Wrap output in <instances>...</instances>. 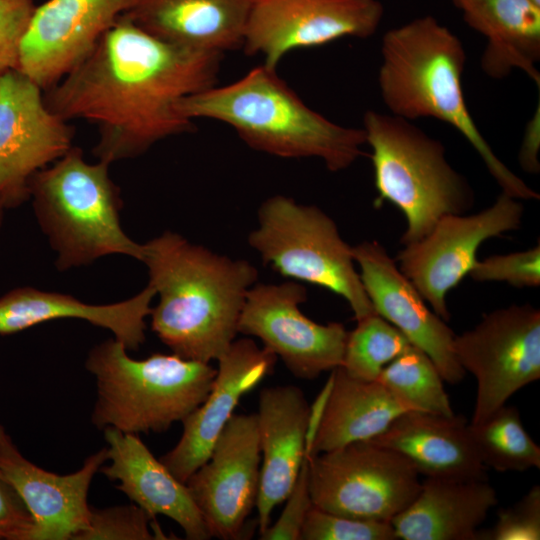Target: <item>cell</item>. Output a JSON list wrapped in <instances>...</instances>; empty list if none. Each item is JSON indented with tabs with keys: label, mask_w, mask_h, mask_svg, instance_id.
Returning <instances> with one entry per match:
<instances>
[{
	"label": "cell",
	"mask_w": 540,
	"mask_h": 540,
	"mask_svg": "<svg viewBox=\"0 0 540 540\" xmlns=\"http://www.w3.org/2000/svg\"><path fill=\"white\" fill-rule=\"evenodd\" d=\"M222 55L165 42L121 15L75 68L44 91V101L66 121L96 124L93 154L110 165L191 132L193 121L178 105L216 84Z\"/></svg>",
	"instance_id": "cell-1"
},
{
	"label": "cell",
	"mask_w": 540,
	"mask_h": 540,
	"mask_svg": "<svg viewBox=\"0 0 540 540\" xmlns=\"http://www.w3.org/2000/svg\"><path fill=\"white\" fill-rule=\"evenodd\" d=\"M149 284L159 295L151 329L173 354L193 361H218L238 334V321L258 271L165 231L143 244Z\"/></svg>",
	"instance_id": "cell-2"
},
{
	"label": "cell",
	"mask_w": 540,
	"mask_h": 540,
	"mask_svg": "<svg viewBox=\"0 0 540 540\" xmlns=\"http://www.w3.org/2000/svg\"><path fill=\"white\" fill-rule=\"evenodd\" d=\"M381 56L378 83L392 115L446 122L475 149L503 193L518 200L539 199L498 158L473 121L461 82L466 52L454 33L432 16L419 17L386 32Z\"/></svg>",
	"instance_id": "cell-3"
},
{
	"label": "cell",
	"mask_w": 540,
	"mask_h": 540,
	"mask_svg": "<svg viewBox=\"0 0 540 540\" xmlns=\"http://www.w3.org/2000/svg\"><path fill=\"white\" fill-rule=\"evenodd\" d=\"M187 119L231 126L252 149L282 158H318L338 172L351 166L366 144L361 128L336 124L307 106L264 64L237 81L213 85L178 105Z\"/></svg>",
	"instance_id": "cell-4"
},
{
	"label": "cell",
	"mask_w": 540,
	"mask_h": 540,
	"mask_svg": "<svg viewBox=\"0 0 540 540\" xmlns=\"http://www.w3.org/2000/svg\"><path fill=\"white\" fill-rule=\"evenodd\" d=\"M85 368L96 379L92 424L136 435L162 433L182 422L205 399L217 372L173 353L134 359L115 338L93 347Z\"/></svg>",
	"instance_id": "cell-5"
},
{
	"label": "cell",
	"mask_w": 540,
	"mask_h": 540,
	"mask_svg": "<svg viewBox=\"0 0 540 540\" xmlns=\"http://www.w3.org/2000/svg\"><path fill=\"white\" fill-rule=\"evenodd\" d=\"M108 168L102 161L87 162L79 148L71 147L30 180L35 215L61 271L111 254L142 261L143 244L130 239L121 227L122 201Z\"/></svg>",
	"instance_id": "cell-6"
},
{
	"label": "cell",
	"mask_w": 540,
	"mask_h": 540,
	"mask_svg": "<svg viewBox=\"0 0 540 540\" xmlns=\"http://www.w3.org/2000/svg\"><path fill=\"white\" fill-rule=\"evenodd\" d=\"M362 129L372 151L374 207L390 202L402 212V245L425 237L442 216L473 207L472 187L450 165L439 140L409 120L373 110L364 114Z\"/></svg>",
	"instance_id": "cell-7"
},
{
	"label": "cell",
	"mask_w": 540,
	"mask_h": 540,
	"mask_svg": "<svg viewBox=\"0 0 540 540\" xmlns=\"http://www.w3.org/2000/svg\"><path fill=\"white\" fill-rule=\"evenodd\" d=\"M248 243L283 277L341 296L356 321L376 313L355 267L352 246L319 207L284 195L267 198L258 209V225L249 233Z\"/></svg>",
	"instance_id": "cell-8"
},
{
	"label": "cell",
	"mask_w": 540,
	"mask_h": 540,
	"mask_svg": "<svg viewBox=\"0 0 540 540\" xmlns=\"http://www.w3.org/2000/svg\"><path fill=\"white\" fill-rule=\"evenodd\" d=\"M306 458L313 506L337 515L391 521L421 486L403 456L369 440Z\"/></svg>",
	"instance_id": "cell-9"
},
{
	"label": "cell",
	"mask_w": 540,
	"mask_h": 540,
	"mask_svg": "<svg viewBox=\"0 0 540 540\" xmlns=\"http://www.w3.org/2000/svg\"><path fill=\"white\" fill-rule=\"evenodd\" d=\"M453 349L460 366L476 379L470 423H479L540 378V311L530 304L493 310L455 335Z\"/></svg>",
	"instance_id": "cell-10"
},
{
	"label": "cell",
	"mask_w": 540,
	"mask_h": 540,
	"mask_svg": "<svg viewBox=\"0 0 540 540\" xmlns=\"http://www.w3.org/2000/svg\"><path fill=\"white\" fill-rule=\"evenodd\" d=\"M523 214L522 203L502 192L491 206L475 214L442 216L425 237L404 245L395 261L432 310L447 322L446 296L469 274L480 245L519 229Z\"/></svg>",
	"instance_id": "cell-11"
},
{
	"label": "cell",
	"mask_w": 540,
	"mask_h": 540,
	"mask_svg": "<svg viewBox=\"0 0 540 540\" xmlns=\"http://www.w3.org/2000/svg\"><path fill=\"white\" fill-rule=\"evenodd\" d=\"M306 288L296 281L254 284L247 292L238 333L254 336L297 378L314 379L342 363L348 331L342 323L319 324L299 305Z\"/></svg>",
	"instance_id": "cell-12"
},
{
	"label": "cell",
	"mask_w": 540,
	"mask_h": 540,
	"mask_svg": "<svg viewBox=\"0 0 540 540\" xmlns=\"http://www.w3.org/2000/svg\"><path fill=\"white\" fill-rule=\"evenodd\" d=\"M45 104L44 90L17 69L0 73V201L30 198L29 183L72 147L73 128Z\"/></svg>",
	"instance_id": "cell-13"
},
{
	"label": "cell",
	"mask_w": 540,
	"mask_h": 540,
	"mask_svg": "<svg viewBox=\"0 0 540 540\" xmlns=\"http://www.w3.org/2000/svg\"><path fill=\"white\" fill-rule=\"evenodd\" d=\"M383 13L378 0H257L242 48L247 55H262L264 65L276 69L292 50L370 37Z\"/></svg>",
	"instance_id": "cell-14"
},
{
	"label": "cell",
	"mask_w": 540,
	"mask_h": 540,
	"mask_svg": "<svg viewBox=\"0 0 540 540\" xmlns=\"http://www.w3.org/2000/svg\"><path fill=\"white\" fill-rule=\"evenodd\" d=\"M261 451L257 414H233L186 486L211 537L241 539L256 506Z\"/></svg>",
	"instance_id": "cell-15"
},
{
	"label": "cell",
	"mask_w": 540,
	"mask_h": 540,
	"mask_svg": "<svg viewBox=\"0 0 540 540\" xmlns=\"http://www.w3.org/2000/svg\"><path fill=\"white\" fill-rule=\"evenodd\" d=\"M138 0H48L36 7L18 68L44 91L56 85Z\"/></svg>",
	"instance_id": "cell-16"
},
{
	"label": "cell",
	"mask_w": 540,
	"mask_h": 540,
	"mask_svg": "<svg viewBox=\"0 0 540 540\" xmlns=\"http://www.w3.org/2000/svg\"><path fill=\"white\" fill-rule=\"evenodd\" d=\"M355 264L375 312L395 326L415 347L425 352L443 380L455 385L465 370L453 349L455 334L433 310L396 261L378 241L352 246Z\"/></svg>",
	"instance_id": "cell-17"
},
{
	"label": "cell",
	"mask_w": 540,
	"mask_h": 540,
	"mask_svg": "<svg viewBox=\"0 0 540 540\" xmlns=\"http://www.w3.org/2000/svg\"><path fill=\"white\" fill-rule=\"evenodd\" d=\"M106 447L88 456L77 471L60 475L26 459L0 424V472L29 510L33 529L29 540H76L88 526V491L101 466Z\"/></svg>",
	"instance_id": "cell-18"
},
{
	"label": "cell",
	"mask_w": 540,
	"mask_h": 540,
	"mask_svg": "<svg viewBox=\"0 0 540 540\" xmlns=\"http://www.w3.org/2000/svg\"><path fill=\"white\" fill-rule=\"evenodd\" d=\"M276 359L250 338L234 340L218 359L210 391L182 420L183 432L177 444L159 458L179 481L186 483L208 459L241 397L272 372Z\"/></svg>",
	"instance_id": "cell-19"
},
{
	"label": "cell",
	"mask_w": 540,
	"mask_h": 540,
	"mask_svg": "<svg viewBox=\"0 0 540 540\" xmlns=\"http://www.w3.org/2000/svg\"><path fill=\"white\" fill-rule=\"evenodd\" d=\"M256 414L261 468L255 507L261 533L291 492L306 458L310 406L300 388L279 385L261 390Z\"/></svg>",
	"instance_id": "cell-20"
},
{
	"label": "cell",
	"mask_w": 540,
	"mask_h": 540,
	"mask_svg": "<svg viewBox=\"0 0 540 540\" xmlns=\"http://www.w3.org/2000/svg\"><path fill=\"white\" fill-rule=\"evenodd\" d=\"M107 461L101 472L115 488L155 519L164 515L175 521L189 540L211 536L185 483L157 459L138 435L112 427L104 430Z\"/></svg>",
	"instance_id": "cell-21"
},
{
	"label": "cell",
	"mask_w": 540,
	"mask_h": 540,
	"mask_svg": "<svg viewBox=\"0 0 540 540\" xmlns=\"http://www.w3.org/2000/svg\"><path fill=\"white\" fill-rule=\"evenodd\" d=\"M257 0H138L122 16L165 42L217 52L242 48Z\"/></svg>",
	"instance_id": "cell-22"
},
{
	"label": "cell",
	"mask_w": 540,
	"mask_h": 540,
	"mask_svg": "<svg viewBox=\"0 0 540 540\" xmlns=\"http://www.w3.org/2000/svg\"><path fill=\"white\" fill-rule=\"evenodd\" d=\"M468 424L462 415L407 411L369 441L397 452L426 478L487 480Z\"/></svg>",
	"instance_id": "cell-23"
},
{
	"label": "cell",
	"mask_w": 540,
	"mask_h": 540,
	"mask_svg": "<svg viewBox=\"0 0 540 540\" xmlns=\"http://www.w3.org/2000/svg\"><path fill=\"white\" fill-rule=\"evenodd\" d=\"M155 289L148 285L121 302L92 305L61 293L32 287L13 289L0 297V335L23 331L37 324L63 318L85 320L109 330L127 350H138L145 342L147 316Z\"/></svg>",
	"instance_id": "cell-24"
},
{
	"label": "cell",
	"mask_w": 540,
	"mask_h": 540,
	"mask_svg": "<svg viewBox=\"0 0 540 540\" xmlns=\"http://www.w3.org/2000/svg\"><path fill=\"white\" fill-rule=\"evenodd\" d=\"M497 503L487 480L426 478L390 522L401 540H478L479 526Z\"/></svg>",
	"instance_id": "cell-25"
},
{
	"label": "cell",
	"mask_w": 540,
	"mask_h": 540,
	"mask_svg": "<svg viewBox=\"0 0 540 540\" xmlns=\"http://www.w3.org/2000/svg\"><path fill=\"white\" fill-rule=\"evenodd\" d=\"M465 21L487 40L482 70L501 79L521 69L540 87V5L531 0H453Z\"/></svg>",
	"instance_id": "cell-26"
},
{
	"label": "cell",
	"mask_w": 540,
	"mask_h": 540,
	"mask_svg": "<svg viewBox=\"0 0 540 540\" xmlns=\"http://www.w3.org/2000/svg\"><path fill=\"white\" fill-rule=\"evenodd\" d=\"M330 388L306 457L357 441L371 440L402 413L410 411L380 382L362 381L341 367L332 370Z\"/></svg>",
	"instance_id": "cell-27"
},
{
	"label": "cell",
	"mask_w": 540,
	"mask_h": 540,
	"mask_svg": "<svg viewBox=\"0 0 540 540\" xmlns=\"http://www.w3.org/2000/svg\"><path fill=\"white\" fill-rule=\"evenodd\" d=\"M468 431L486 467L499 472L540 468V447L523 426L516 407L503 405Z\"/></svg>",
	"instance_id": "cell-28"
},
{
	"label": "cell",
	"mask_w": 540,
	"mask_h": 540,
	"mask_svg": "<svg viewBox=\"0 0 540 540\" xmlns=\"http://www.w3.org/2000/svg\"><path fill=\"white\" fill-rule=\"evenodd\" d=\"M376 380L410 411L455 414L437 367L412 344L387 364Z\"/></svg>",
	"instance_id": "cell-29"
},
{
	"label": "cell",
	"mask_w": 540,
	"mask_h": 540,
	"mask_svg": "<svg viewBox=\"0 0 540 540\" xmlns=\"http://www.w3.org/2000/svg\"><path fill=\"white\" fill-rule=\"evenodd\" d=\"M411 343L377 313L357 320L347 334L341 367L352 378L375 381L383 368Z\"/></svg>",
	"instance_id": "cell-30"
},
{
	"label": "cell",
	"mask_w": 540,
	"mask_h": 540,
	"mask_svg": "<svg viewBox=\"0 0 540 540\" xmlns=\"http://www.w3.org/2000/svg\"><path fill=\"white\" fill-rule=\"evenodd\" d=\"M152 518L134 504L104 509L91 508L87 528L76 540H152L166 539L160 528H153Z\"/></svg>",
	"instance_id": "cell-31"
},
{
	"label": "cell",
	"mask_w": 540,
	"mask_h": 540,
	"mask_svg": "<svg viewBox=\"0 0 540 540\" xmlns=\"http://www.w3.org/2000/svg\"><path fill=\"white\" fill-rule=\"evenodd\" d=\"M390 521L366 520L333 514L312 506L300 540H396Z\"/></svg>",
	"instance_id": "cell-32"
},
{
	"label": "cell",
	"mask_w": 540,
	"mask_h": 540,
	"mask_svg": "<svg viewBox=\"0 0 540 540\" xmlns=\"http://www.w3.org/2000/svg\"><path fill=\"white\" fill-rule=\"evenodd\" d=\"M478 282H505L517 288L540 285V245L476 261L468 274Z\"/></svg>",
	"instance_id": "cell-33"
},
{
	"label": "cell",
	"mask_w": 540,
	"mask_h": 540,
	"mask_svg": "<svg viewBox=\"0 0 540 540\" xmlns=\"http://www.w3.org/2000/svg\"><path fill=\"white\" fill-rule=\"evenodd\" d=\"M479 539H540V487L533 486L519 501L499 510L494 526L489 530H479Z\"/></svg>",
	"instance_id": "cell-34"
},
{
	"label": "cell",
	"mask_w": 540,
	"mask_h": 540,
	"mask_svg": "<svg viewBox=\"0 0 540 540\" xmlns=\"http://www.w3.org/2000/svg\"><path fill=\"white\" fill-rule=\"evenodd\" d=\"M36 7L34 0H0V73L18 68L20 43Z\"/></svg>",
	"instance_id": "cell-35"
},
{
	"label": "cell",
	"mask_w": 540,
	"mask_h": 540,
	"mask_svg": "<svg viewBox=\"0 0 540 540\" xmlns=\"http://www.w3.org/2000/svg\"><path fill=\"white\" fill-rule=\"evenodd\" d=\"M286 504L277 521L260 534L262 540H300L301 531L308 511L313 506L309 486L307 458H305L297 480L285 499Z\"/></svg>",
	"instance_id": "cell-36"
},
{
	"label": "cell",
	"mask_w": 540,
	"mask_h": 540,
	"mask_svg": "<svg viewBox=\"0 0 540 540\" xmlns=\"http://www.w3.org/2000/svg\"><path fill=\"white\" fill-rule=\"evenodd\" d=\"M33 526L26 505L0 472V540H29Z\"/></svg>",
	"instance_id": "cell-37"
},
{
	"label": "cell",
	"mask_w": 540,
	"mask_h": 540,
	"mask_svg": "<svg viewBox=\"0 0 540 540\" xmlns=\"http://www.w3.org/2000/svg\"><path fill=\"white\" fill-rule=\"evenodd\" d=\"M539 106L528 123L525 136L519 151V163L528 173L537 174L540 170L538 152L540 148Z\"/></svg>",
	"instance_id": "cell-38"
},
{
	"label": "cell",
	"mask_w": 540,
	"mask_h": 540,
	"mask_svg": "<svg viewBox=\"0 0 540 540\" xmlns=\"http://www.w3.org/2000/svg\"><path fill=\"white\" fill-rule=\"evenodd\" d=\"M4 206L3 204L1 203L0 201V225H1V222H2V217H3V210H4Z\"/></svg>",
	"instance_id": "cell-39"
},
{
	"label": "cell",
	"mask_w": 540,
	"mask_h": 540,
	"mask_svg": "<svg viewBox=\"0 0 540 540\" xmlns=\"http://www.w3.org/2000/svg\"><path fill=\"white\" fill-rule=\"evenodd\" d=\"M531 1L534 2L537 5H540V0H531Z\"/></svg>",
	"instance_id": "cell-40"
}]
</instances>
